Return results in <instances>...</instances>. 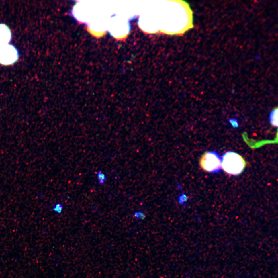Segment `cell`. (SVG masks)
Returning <instances> with one entry per match:
<instances>
[{
    "mask_svg": "<svg viewBox=\"0 0 278 278\" xmlns=\"http://www.w3.org/2000/svg\"><path fill=\"white\" fill-rule=\"evenodd\" d=\"M17 50L11 44H7L0 47V64L9 66L18 60Z\"/></svg>",
    "mask_w": 278,
    "mask_h": 278,
    "instance_id": "3",
    "label": "cell"
},
{
    "mask_svg": "<svg viewBox=\"0 0 278 278\" xmlns=\"http://www.w3.org/2000/svg\"><path fill=\"white\" fill-rule=\"evenodd\" d=\"M63 206L60 203H58L56 204L55 206L53 208V210L54 212L57 213H61L63 210Z\"/></svg>",
    "mask_w": 278,
    "mask_h": 278,
    "instance_id": "7",
    "label": "cell"
},
{
    "mask_svg": "<svg viewBox=\"0 0 278 278\" xmlns=\"http://www.w3.org/2000/svg\"><path fill=\"white\" fill-rule=\"evenodd\" d=\"M221 165L226 173L232 175H238L244 171L246 162L240 154L235 152H229L223 154Z\"/></svg>",
    "mask_w": 278,
    "mask_h": 278,
    "instance_id": "1",
    "label": "cell"
},
{
    "mask_svg": "<svg viewBox=\"0 0 278 278\" xmlns=\"http://www.w3.org/2000/svg\"><path fill=\"white\" fill-rule=\"evenodd\" d=\"M270 120L271 124L275 126H278V109H275L270 114Z\"/></svg>",
    "mask_w": 278,
    "mask_h": 278,
    "instance_id": "5",
    "label": "cell"
},
{
    "mask_svg": "<svg viewBox=\"0 0 278 278\" xmlns=\"http://www.w3.org/2000/svg\"><path fill=\"white\" fill-rule=\"evenodd\" d=\"M200 164L202 168L207 172L216 173L222 169L221 159L215 152H205L201 156Z\"/></svg>",
    "mask_w": 278,
    "mask_h": 278,
    "instance_id": "2",
    "label": "cell"
},
{
    "mask_svg": "<svg viewBox=\"0 0 278 278\" xmlns=\"http://www.w3.org/2000/svg\"><path fill=\"white\" fill-rule=\"evenodd\" d=\"M97 176L99 182L101 184H103L106 181V176L103 172L99 171L97 173Z\"/></svg>",
    "mask_w": 278,
    "mask_h": 278,
    "instance_id": "6",
    "label": "cell"
},
{
    "mask_svg": "<svg viewBox=\"0 0 278 278\" xmlns=\"http://www.w3.org/2000/svg\"><path fill=\"white\" fill-rule=\"evenodd\" d=\"M12 38V33L8 26L0 24V47L8 44Z\"/></svg>",
    "mask_w": 278,
    "mask_h": 278,
    "instance_id": "4",
    "label": "cell"
}]
</instances>
